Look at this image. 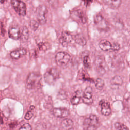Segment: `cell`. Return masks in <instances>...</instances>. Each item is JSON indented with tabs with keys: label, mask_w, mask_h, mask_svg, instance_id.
I'll return each mask as SVG.
<instances>
[{
	"label": "cell",
	"mask_w": 130,
	"mask_h": 130,
	"mask_svg": "<svg viewBox=\"0 0 130 130\" xmlns=\"http://www.w3.org/2000/svg\"><path fill=\"white\" fill-rule=\"evenodd\" d=\"M42 77L40 74L31 73L29 74L26 80V87L29 89H38L41 86Z\"/></svg>",
	"instance_id": "obj_1"
},
{
	"label": "cell",
	"mask_w": 130,
	"mask_h": 130,
	"mask_svg": "<svg viewBox=\"0 0 130 130\" xmlns=\"http://www.w3.org/2000/svg\"><path fill=\"white\" fill-rule=\"evenodd\" d=\"M59 71L56 68H52L45 72L44 79L46 83L49 85H53L59 78Z\"/></svg>",
	"instance_id": "obj_2"
},
{
	"label": "cell",
	"mask_w": 130,
	"mask_h": 130,
	"mask_svg": "<svg viewBox=\"0 0 130 130\" xmlns=\"http://www.w3.org/2000/svg\"><path fill=\"white\" fill-rule=\"evenodd\" d=\"M83 125L84 129H95L99 127L100 122L98 117L93 114H91L88 117L85 119Z\"/></svg>",
	"instance_id": "obj_3"
},
{
	"label": "cell",
	"mask_w": 130,
	"mask_h": 130,
	"mask_svg": "<svg viewBox=\"0 0 130 130\" xmlns=\"http://www.w3.org/2000/svg\"><path fill=\"white\" fill-rule=\"evenodd\" d=\"M100 49L104 51H113L118 50L120 45L118 43H114L112 44L106 40H102L99 44Z\"/></svg>",
	"instance_id": "obj_4"
},
{
	"label": "cell",
	"mask_w": 130,
	"mask_h": 130,
	"mask_svg": "<svg viewBox=\"0 0 130 130\" xmlns=\"http://www.w3.org/2000/svg\"><path fill=\"white\" fill-rule=\"evenodd\" d=\"M94 23L96 28L99 30L106 31L109 29L108 22L100 14H96L94 16Z\"/></svg>",
	"instance_id": "obj_5"
},
{
	"label": "cell",
	"mask_w": 130,
	"mask_h": 130,
	"mask_svg": "<svg viewBox=\"0 0 130 130\" xmlns=\"http://www.w3.org/2000/svg\"><path fill=\"white\" fill-rule=\"evenodd\" d=\"M47 13V9L45 6L40 5L37 9L36 14L38 21L41 24H44L46 22V14Z\"/></svg>",
	"instance_id": "obj_6"
},
{
	"label": "cell",
	"mask_w": 130,
	"mask_h": 130,
	"mask_svg": "<svg viewBox=\"0 0 130 130\" xmlns=\"http://www.w3.org/2000/svg\"><path fill=\"white\" fill-rule=\"evenodd\" d=\"M71 59L70 55L65 52H59L55 56V60L57 64L63 67L68 64Z\"/></svg>",
	"instance_id": "obj_7"
},
{
	"label": "cell",
	"mask_w": 130,
	"mask_h": 130,
	"mask_svg": "<svg viewBox=\"0 0 130 130\" xmlns=\"http://www.w3.org/2000/svg\"><path fill=\"white\" fill-rule=\"evenodd\" d=\"M11 5L15 11L21 16H25L26 14L25 4L20 0H11Z\"/></svg>",
	"instance_id": "obj_8"
},
{
	"label": "cell",
	"mask_w": 130,
	"mask_h": 130,
	"mask_svg": "<svg viewBox=\"0 0 130 130\" xmlns=\"http://www.w3.org/2000/svg\"><path fill=\"white\" fill-rule=\"evenodd\" d=\"M94 64L97 72L100 75H103L106 72V62L103 56H99L95 58Z\"/></svg>",
	"instance_id": "obj_9"
},
{
	"label": "cell",
	"mask_w": 130,
	"mask_h": 130,
	"mask_svg": "<svg viewBox=\"0 0 130 130\" xmlns=\"http://www.w3.org/2000/svg\"><path fill=\"white\" fill-rule=\"evenodd\" d=\"M82 101L86 104H91L93 103L92 89L90 86H87L83 93L82 98Z\"/></svg>",
	"instance_id": "obj_10"
},
{
	"label": "cell",
	"mask_w": 130,
	"mask_h": 130,
	"mask_svg": "<svg viewBox=\"0 0 130 130\" xmlns=\"http://www.w3.org/2000/svg\"><path fill=\"white\" fill-rule=\"evenodd\" d=\"M99 105L101 107V113L105 116H108L111 113V109L109 102L105 100H102L100 101Z\"/></svg>",
	"instance_id": "obj_11"
},
{
	"label": "cell",
	"mask_w": 130,
	"mask_h": 130,
	"mask_svg": "<svg viewBox=\"0 0 130 130\" xmlns=\"http://www.w3.org/2000/svg\"><path fill=\"white\" fill-rule=\"evenodd\" d=\"M71 17L76 21H80L82 23H85L86 22V18L83 12L80 10L73 11L71 13Z\"/></svg>",
	"instance_id": "obj_12"
},
{
	"label": "cell",
	"mask_w": 130,
	"mask_h": 130,
	"mask_svg": "<svg viewBox=\"0 0 130 130\" xmlns=\"http://www.w3.org/2000/svg\"><path fill=\"white\" fill-rule=\"evenodd\" d=\"M72 40V36L67 31H63L62 33L61 37L59 38V42L64 47L67 46Z\"/></svg>",
	"instance_id": "obj_13"
},
{
	"label": "cell",
	"mask_w": 130,
	"mask_h": 130,
	"mask_svg": "<svg viewBox=\"0 0 130 130\" xmlns=\"http://www.w3.org/2000/svg\"><path fill=\"white\" fill-rule=\"evenodd\" d=\"M53 113L57 117L64 118L69 115V111L64 108H57L53 109Z\"/></svg>",
	"instance_id": "obj_14"
},
{
	"label": "cell",
	"mask_w": 130,
	"mask_h": 130,
	"mask_svg": "<svg viewBox=\"0 0 130 130\" xmlns=\"http://www.w3.org/2000/svg\"><path fill=\"white\" fill-rule=\"evenodd\" d=\"M9 37L14 40H17L20 37L21 32L18 27L13 26L11 27L9 29Z\"/></svg>",
	"instance_id": "obj_15"
},
{
	"label": "cell",
	"mask_w": 130,
	"mask_h": 130,
	"mask_svg": "<svg viewBox=\"0 0 130 130\" xmlns=\"http://www.w3.org/2000/svg\"><path fill=\"white\" fill-rule=\"evenodd\" d=\"M26 50L24 48H21L14 51H13L10 53V56L14 59H18L23 56L26 53Z\"/></svg>",
	"instance_id": "obj_16"
},
{
	"label": "cell",
	"mask_w": 130,
	"mask_h": 130,
	"mask_svg": "<svg viewBox=\"0 0 130 130\" xmlns=\"http://www.w3.org/2000/svg\"><path fill=\"white\" fill-rule=\"evenodd\" d=\"M104 3L112 9H117L121 5V0H103Z\"/></svg>",
	"instance_id": "obj_17"
},
{
	"label": "cell",
	"mask_w": 130,
	"mask_h": 130,
	"mask_svg": "<svg viewBox=\"0 0 130 130\" xmlns=\"http://www.w3.org/2000/svg\"><path fill=\"white\" fill-rule=\"evenodd\" d=\"M73 125V122L72 120L69 118L64 119L61 123V126L63 129H71L72 128Z\"/></svg>",
	"instance_id": "obj_18"
},
{
	"label": "cell",
	"mask_w": 130,
	"mask_h": 130,
	"mask_svg": "<svg viewBox=\"0 0 130 130\" xmlns=\"http://www.w3.org/2000/svg\"><path fill=\"white\" fill-rule=\"evenodd\" d=\"M111 83L113 85L120 86L123 83V80L120 76H115L112 78Z\"/></svg>",
	"instance_id": "obj_19"
},
{
	"label": "cell",
	"mask_w": 130,
	"mask_h": 130,
	"mask_svg": "<svg viewBox=\"0 0 130 130\" xmlns=\"http://www.w3.org/2000/svg\"><path fill=\"white\" fill-rule=\"evenodd\" d=\"M75 42L81 46H84L86 44V41L85 39L80 35H77L75 38Z\"/></svg>",
	"instance_id": "obj_20"
},
{
	"label": "cell",
	"mask_w": 130,
	"mask_h": 130,
	"mask_svg": "<svg viewBox=\"0 0 130 130\" xmlns=\"http://www.w3.org/2000/svg\"><path fill=\"white\" fill-rule=\"evenodd\" d=\"M28 30L27 29V28L25 27H23L22 32H21V35H20V38L21 41H26L27 40L28 38Z\"/></svg>",
	"instance_id": "obj_21"
},
{
	"label": "cell",
	"mask_w": 130,
	"mask_h": 130,
	"mask_svg": "<svg viewBox=\"0 0 130 130\" xmlns=\"http://www.w3.org/2000/svg\"><path fill=\"white\" fill-rule=\"evenodd\" d=\"M104 85H105L104 81L102 79H101L100 78H98L95 80V87L98 89H99V90L103 89V88L104 86Z\"/></svg>",
	"instance_id": "obj_22"
},
{
	"label": "cell",
	"mask_w": 130,
	"mask_h": 130,
	"mask_svg": "<svg viewBox=\"0 0 130 130\" xmlns=\"http://www.w3.org/2000/svg\"><path fill=\"white\" fill-rule=\"evenodd\" d=\"M81 100V97L80 93H76V94L74 96L71 100V103L73 105H77L78 104Z\"/></svg>",
	"instance_id": "obj_23"
},
{
	"label": "cell",
	"mask_w": 130,
	"mask_h": 130,
	"mask_svg": "<svg viewBox=\"0 0 130 130\" xmlns=\"http://www.w3.org/2000/svg\"><path fill=\"white\" fill-rule=\"evenodd\" d=\"M114 126L116 129H128V128L126 126L118 122L115 123Z\"/></svg>",
	"instance_id": "obj_24"
},
{
	"label": "cell",
	"mask_w": 130,
	"mask_h": 130,
	"mask_svg": "<svg viewBox=\"0 0 130 130\" xmlns=\"http://www.w3.org/2000/svg\"><path fill=\"white\" fill-rule=\"evenodd\" d=\"M83 63L85 67L89 68L90 66V59L88 55H85L83 58Z\"/></svg>",
	"instance_id": "obj_25"
},
{
	"label": "cell",
	"mask_w": 130,
	"mask_h": 130,
	"mask_svg": "<svg viewBox=\"0 0 130 130\" xmlns=\"http://www.w3.org/2000/svg\"><path fill=\"white\" fill-rule=\"evenodd\" d=\"M30 26L31 28L34 30H36L39 26V23L36 20H31L30 21Z\"/></svg>",
	"instance_id": "obj_26"
},
{
	"label": "cell",
	"mask_w": 130,
	"mask_h": 130,
	"mask_svg": "<svg viewBox=\"0 0 130 130\" xmlns=\"http://www.w3.org/2000/svg\"><path fill=\"white\" fill-rule=\"evenodd\" d=\"M32 110L31 109H29V110L28 111H27V112L26 113L25 115V118L27 120H29L33 116V113L32 112Z\"/></svg>",
	"instance_id": "obj_27"
},
{
	"label": "cell",
	"mask_w": 130,
	"mask_h": 130,
	"mask_svg": "<svg viewBox=\"0 0 130 130\" xmlns=\"http://www.w3.org/2000/svg\"><path fill=\"white\" fill-rule=\"evenodd\" d=\"M20 129H27V130H30L31 129V126L30 125H29L28 123H25L23 125L21 126V127L19 128Z\"/></svg>",
	"instance_id": "obj_28"
},
{
	"label": "cell",
	"mask_w": 130,
	"mask_h": 130,
	"mask_svg": "<svg viewBox=\"0 0 130 130\" xmlns=\"http://www.w3.org/2000/svg\"><path fill=\"white\" fill-rule=\"evenodd\" d=\"M5 2V0H1V3H3Z\"/></svg>",
	"instance_id": "obj_29"
}]
</instances>
